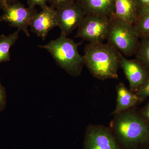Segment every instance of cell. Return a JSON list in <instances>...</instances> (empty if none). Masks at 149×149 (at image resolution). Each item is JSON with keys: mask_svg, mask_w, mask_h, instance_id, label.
<instances>
[{"mask_svg": "<svg viewBox=\"0 0 149 149\" xmlns=\"http://www.w3.org/2000/svg\"><path fill=\"white\" fill-rule=\"evenodd\" d=\"M146 149H149V147H148V148H147Z\"/></svg>", "mask_w": 149, "mask_h": 149, "instance_id": "cell-25", "label": "cell"}, {"mask_svg": "<svg viewBox=\"0 0 149 149\" xmlns=\"http://www.w3.org/2000/svg\"><path fill=\"white\" fill-rule=\"evenodd\" d=\"M136 54V59L149 73V36L141 38Z\"/></svg>", "mask_w": 149, "mask_h": 149, "instance_id": "cell-15", "label": "cell"}, {"mask_svg": "<svg viewBox=\"0 0 149 149\" xmlns=\"http://www.w3.org/2000/svg\"><path fill=\"white\" fill-rule=\"evenodd\" d=\"M85 15H96L111 17L114 10V0H77Z\"/></svg>", "mask_w": 149, "mask_h": 149, "instance_id": "cell-11", "label": "cell"}, {"mask_svg": "<svg viewBox=\"0 0 149 149\" xmlns=\"http://www.w3.org/2000/svg\"><path fill=\"white\" fill-rule=\"evenodd\" d=\"M110 23L107 40L118 50L128 56L136 54L139 47V37L133 24L113 15Z\"/></svg>", "mask_w": 149, "mask_h": 149, "instance_id": "cell-4", "label": "cell"}, {"mask_svg": "<svg viewBox=\"0 0 149 149\" xmlns=\"http://www.w3.org/2000/svg\"><path fill=\"white\" fill-rule=\"evenodd\" d=\"M27 4L29 7L35 8V6H38L44 9L47 6L48 0H27Z\"/></svg>", "mask_w": 149, "mask_h": 149, "instance_id": "cell-20", "label": "cell"}, {"mask_svg": "<svg viewBox=\"0 0 149 149\" xmlns=\"http://www.w3.org/2000/svg\"><path fill=\"white\" fill-rule=\"evenodd\" d=\"M7 94L5 88L2 85L0 79V113L6 109L7 104Z\"/></svg>", "mask_w": 149, "mask_h": 149, "instance_id": "cell-19", "label": "cell"}, {"mask_svg": "<svg viewBox=\"0 0 149 149\" xmlns=\"http://www.w3.org/2000/svg\"><path fill=\"white\" fill-rule=\"evenodd\" d=\"M110 128L123 149L149 147V124L135 107L114 115Z\"/></svg>", "mask_w": 149, "mask_h": 149, "instance_id": "cell-1", "label": "cell"}, {"mask_svg": "<svg viewBox=\"0 0 149 149\" xmlns=\"http://www.w3.org/2000/svg\"><path fill=\"white\" fill-rule=\"evenodd\" d=\"M141 116L149 124V100L146 105L139 111Z\"/></svg>", "mask_w": 149, "mask_h": 149, "instance_id": "cell-22", "label": "cell"}, {"mask_svg": "<svg viewBox=\"0 0 149 149\" xmlns=\"http://www.w3.org/2000/svg\"><path fill=\"white\" fill-rule=\"evenodd\" d=\"M133 24L139 38L149 36V10L139 13Z\"/></svg>", "mask_w": 149, "mask_h": 149, "instance_id": "cell-16", "label": "cell"}, {"mask_svg": "<svg viewBox=\"0 0 149 149\" xmlns=\"http://www.w3.org/2000/svg\"><path fill=\"white\" fill-rule=\"evenodd\" d=\"M120 66L128 80L129 89L133 93L138 91L148 80L149 72L136 59L129 60L122 55Z\"/></svg>", "mask_w": 149, "mask_h": 149, "instance_id": "cell-9", "label": "cell"}, {"mask_svg": "<svg viewBox=\"0 0 149 149\" xmlns=\"http://www.w3.org/2000/svg\"><path fill=\"white\" fill-rule=\"evenodd\" d=\"M84 63L91 74L99 80L118 79L122 54L109 43H90L85 46Z\"/></svg>", "mask_w": 149, "mask_h": 149, "instance_id": "cell-2", "label": "cell"}, {"mask_svg": "<svg viewBox=\"0 0 149 149\" xmlns=\"http://www.w3.org/2000/svg\"><path fill=\"white\" fill-rule=\"evenodd\" d=\"M8 6V0H0V8L3 11L7 8Z\"/></svg>", "mask_w": 149, "mask_h": 149, "instance_id": "cell-23", "label": "cell"}, {"mask_svg": "<svg viewBox=\"0 0 149 149\" xmlns=\"http://www.w3.org/2000/svg\"><path fill=\"white\" fill-rule=\"evenodd\" d=\"M37 10L35 8H27L21 3L17 2L9 5L0 16V22L8 23L11 27L21 30L28 37H30L28 27Z\"/></svg>", "mask_w": 149, "mask_h": 149, "instance_id": "cell-7", "label": "cell"}, {"mask_svg": "<svg viewBox=\"0 0 149 149\" xmlns=\"http://www.w3.org/2000/svg\"><path fill=\"white\" fill-rule=\"evenodd\" d=\"M116 89L117 92L116 106L111 115L118 114L135 107L138 104L141 103L136 94L128 89L123 83H119L116 86Z\"/></svg>", "mask_w": 149, "mask_h": 149, "instance_id": "cell-12", "label": "cell"}, {"mask_svg": "<svg viewBox=\"0 0 149 149\" xmlns=\"http://www.w3.org/2000/svg\"><path fill=\"white\" fill-rule=\"evenodd\" d=\"M57 26L61 35L67 36L78 27L85 15L81 7L76 2L57 9Z\"/></svg>", "mask_w": 149, "mask_h": 149, "instance_id": "cell-8", "label": "cell"}, {"mask_svg": "<svg viewBox=\"0 0 149 149\" xmlns=\"http://www.w3.org/2000/svg\"><path fill=\"white\" fill-rule=\"evenodd\" d=\"M139 8V13L149 10V0H136Z\"/></svg>", "mask_w": 149, "mask_h": 149, "instance_id": "cell-21", "label": "cell"}, {"mask_svg": "<svg viewBox=\"0 0 149 149\" xmlns=\"http://www.w3.org/2000/svg\"><path fill=\"white\" fill-rule=\"evenodd\" d=\"M110 17L96 15H85L77 27L74 37L90 43H103L107 38Z\"/></svg>", "mask_w": 149, "mask_h": 149, "instance_id": "cell-5", "label": "cell"}, {"mask_svg": "<svg viewBox=\"0 0 149 149\" xmlns=\"http://www.w3.org/2000/svg\"><path fill=\"white\" fill-rule=\"evenodd\" d=\"M139 98L140 103L149 97V78L146 83L135 93Z\"/></svg>", "mask_w": 149, "mask_h": 149, "instance_id": "cell-17", "label": "cell"}, {"mask_svg": "<svg viewBox=\"0 0 149 149\" xmlns=\"http://www.w3.org/2000/svg\"><path fill=\"white\" fill-rule=\"evenodd\" d=\"M77 0H48L50 6L56 9L63 7L75 2Z\"/></svg>", "mask_w": 149, "mask_h": 149, "instance_id": "cell-18", "label": "cell"}, {"mask_svg": "<svg viewBox=\"0 0 149 149\" xmlns=\"http://www.w3.org/2000/svg\"><path fill=\"white\" fill-rule=\"evenodd\" d=\"M19 31L17 29L9 35H0V63L10 61V49L18 40Z\"/></svg>", "mask_w": 149, "mask_h": 149, "instance_id": "cell-14", "label": "cell"}, {"mask_svg": "<svg viewBox=\"0 0 149 149\" xmlns=\"http://www.w3.org/2000/svg\"><path fill=\"white\" fill-rule=\"evenodd\" d=\"M82 44V42L76 43L67 36L61 35L56 40L39 47L48 51L57 65L68 74L77 77L82 73L85 65L83 56L78 51V47Z\"/></svg>", "mask_w": 149, "mask_h": 149, "instance_id": "cell-3", "label": "cell"}, {"mask_svg": "<svg viewBox=\"0 0 149 149\" xmlns=\"http://www.w3.org/2000/svg\"><path fill=\"white\" fill-rule=\"evenodd\" d=\"M17 1H18V0H8V5L14 3H16L17 2Z\"/></svg>", "mask_w": 149, "mask_h": 149, "instance_id": "cell-24", "label": "cell"}, {"mask_svg": "<svg viewBox=\"0 0 149 149\" xmlns=\"http://www.w3.org/2000/svg\"><path fill=\"white\" fill-rule=\"evenodd\" d=\"M83 149H123L109 127L90 125L86 128Z\"/></svg>", "mask_w": 149, "mask_h": 149, "instance_id": "cell-6", "label": "cell"}, {"mask_svg": "<svg viewBox=\"0 0 149 149\" xmlns=\"http://www.w3.org/2000/svg\"><path fill=\"white\" fill-rule=\"evenodd\" d=\"M31 32L43 40H45L49 32L57 26L56 9L50 6L37 13L30 22Z\"/></svg>", "mask_w": 149, "mask_h": 149, "instance_id": "cell-10", "label": "cell"}, {"mask_svg": "<svg viewBox=\"0 0 149 149\" xmlns=\"http://www.w3.org/2000/svg\"><path fill=\"white\" fill-rule=\"evenodd\" d=\"M138 15L139 8L136 0H114L113 16L133 24Z\"/></svg>", "mask_w": 149, "mask_h": 149, "instance_id": "cell-13", "label": "cell"}]
</instances>
